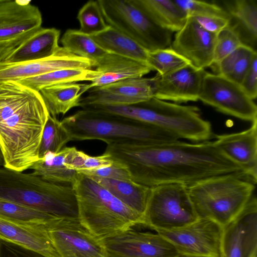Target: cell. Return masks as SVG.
<instances>
[{"label": "cell", "instance_id": "1", "mask_svg": "<svg viewBox=\"0 0 257 257\" xmlns=\"http://www.w3.org/2000/svg\"><path fill=\"white\" fill-rule=\"evenodd\" d=\"M104 153L125 166L133 181L149 187L168 183L188 186L213 176L243 173L214 141L150 144L119 140L108 143Z\"/></svg>", "mask_w": 257, "mask_h": 257}, {"label": "cell", "instance_id": "2", "mask_svg": "<svg viewBox=\"0 0 257 257\" xmlns=\"http://www.w3.org/2000/svg\"><path fill=\"white\" fill-rule=\"evenodd\" d=\"M49 113L40 92L17 81L0 84V147L5 168L23 172L39 160Z\"/></svg>", "mask_w": 257, "mask_h": 257}, {"label": "cell", "instance_id": "3", "mask_svg": "<svg viewBox=\"0 0 257 257\" xmlns=\"http://www.w3.org/2000/svg\"><path fill=\"white\" fill-rule=\"evenodd\" d=\"M72 186L80 223L99 239L143 224L142 215L125 205L89 176L78 173Z\"/></svg>", "mask_w": 257, "mask_h": 257}, {"label": "cell", "instance_id": "4", "mask_svg": "<svg viewBox=\"0 0 257 257\" xmlns=\"http://www.w3.org/2000/svg\"><path fill=\"white\" fill-rule=\"evenodd\" d=\"M0 200L59 218L78 219L72 184L48 181L33 173L0 168Z\"/></svg>", "mask_w": 257, "mask_h": 257}, {"label": "cell", "instance_id": "5", "mask_svg": "<svg viewBox=\"0 0 257 257\" xmlns=\"http://www.w3.org/2000/svg\"><path fill=\"white\" fill-rule=\"evenodd\" d=\"M98 111L149 123L179 139L202 142L212 135L210 122L203 119L198 108L167 102L155 97L130 105L96 106Z\"/></svg>", "mask_w": 257, "mask_h": 257}, {"label": "cell", "instance_id": "6", "mask_svg": "<svg viewBox=\"0 0 257 257\" xmlns=\"http://www.w3.org/2000/svg\"><path fill=\"white\" fill-rule=\"evenodd\" d=\"M61 122L70 141L98 140L107 144L115 141L133 140L159 144L179 140L155 125L86 109L65 117Z\"/></svg>", "mask_w": 257, "mask_h": 257}, {"label": "cell", "instance_id": "7", "mask_svg": "<svg viewBox=\"0 0 257 257\" xmlns=\"http://www.w3.org/2000/svg\"><path fill=\"white\" fill-rule=\"evenodd\" d=\"M254 183L242 173L211 177L188 186L199 217L222 227L233 220L253 195Z\"/></svg>", "mask_w": 257, "mask_h": 257}, {"label": "cell", "instance_id": "8", "mask_svg": "<svg viewBox=\"0 0 257 257\" xmlns=\"http://www.w3.org/2000/svg\"><path fill=\"white\" fill-rule=\"evenodd\" d=\"M106 24L129 37L148 51L170 47L172 32L150 20L130 0H98Z\"/></svg>", "mask_w": 257, "mask_h": 257}, {"label": "cell", "instance_id": "9", "mask_svg": "<svg viewBox=\"0 0 257 257\" xmlns=\"http://www.w3.org/2000/svg\"><path fill=\"white\" fill-rule=\"evenodd\" d=\"M198 218L187 185L168 183L150 187L142 225L155 231L171 230Z\"/></svg>", "mask_w": 257, "mask_h": 257}, {"label": "cell", "instance_id": "10", "mask_svg": "<svg viewBox=\"0 0 257 257\" xmlns=\"http://www.w3.org/2000/svg\"><path fill=\"white\" fill-rule=\"evenodd\" d=\"M199 100L218 111L251 122L257 120V107L241 85L206 72Z\"/></svg>", "mask_w": 257, "mask_h": 257}, {"label": "cell", "instance_id": "11", "mask_svg": "<svg viewBox=\"0 0 257 257\" xmlns=\"http://www.w3.org/2000/svg\"><path fill=\"white\" fill-rule=\"evenodd\" d=\"M223 227L207 218L181 228L155 231L169 241L181 255L220 257Z\"/></svg>", "mask_w": 257, "mask_h": 257}, {"label": "cell", "instance_id": "12", "mask_svg": "<svg viewBox=\"0 0 257 257\" xmlns=\"http://www.w3.org/2000/svg\"><path fill=\"white\" fill-rule=\"evenodd\" d=\"M47 231L59 257H108L103 240L91 234L78 219L58 218Z\"/></svg>", "mask_w": 257, "mask_h": 257}, {"label": "cell", "instance_id": "13", "mask_svg": "<svg viewBox=\"0 0 257 257\" xmlns=\"http://www.w3.org/2000/svg\"><path fill=\"white\" fill-rule=\"evenodd\" d=\"M220 257H257V201L252 196L239 214L223 227Z\"/></svg>", "mask_w": 257, "mask_h": 257}, {"label": "cell", "instance_id": "14", "mask_svg": "<svg viewBox=\"0 0 257 257\" xmlns=\"http://www.w3.org/2000/svg\"><path fill=\"white\" fill-rule=\"evenodd\" d=\"M108 257H176L175 247L161 235L131 228L103 239Z\"/></svg>", "mask_w": 257, "mask_h": 257}, {"label": "cell", "instance_id": "15", "mask_svg": "<svg viewBox=\"0 0 257 257\" xmlns=\"http://www.w3.org/2000/svg\"><path fill=\"white\" fill-rule=\"evenodd\" d=\"M155 79V76L129 78L92 88L81 98L80 107L130 105L146 101L154 97Z\"/></svg>", "mask_w": 257, "mask_h": 257}, {"label": "cell", "instance_id": "16", "mask_svg": "<svg viewBox=\"0 0 257 257\" xmlns=\"http://www.w3.org/2000/svg\"><path fill=\"white\" fill-rule=\"evenodd\" d=\"M96 62L76 55L59 47L52 56L29 62L0 63V84L21 80L64 69H94Z\"/></svg>", "mask_w": 257, "mask_h": 257}, {"label": "cell", "instance_id": "17", "mask_svg": "<svg viewBox=\"0 0 257 257\" xmlns=\"http://www.w3.org/2000/svg\"><path fill=\"white\" fill-rule=\"evenodd\" d=\"M216 37L189 17L183 27L176 32L171 47L194 67L205 69L213 63Z\"/></svg>", "mask_w": 257, "mask_h": 257}, {"label": "cell", "instance_id": "18", "mask_svg": "<svg viewBox=\"0 0 257 257\" xmlns=\"http://www.w3.org/2000/svg\"><path fill=\"white\" fill-rule=\"evenodd\" d=\"M214 144L229 161L239 166L246 178L255 184L257 171V120L242 132L215 136Z\"/></svg>", "mask_w": 257, "mask_h": 257}, {"label": "cell", "instance_id": "19", "mask_svg": "<svg viewBox=\"0 0 257 257\" xmlns=\"http://www.w3.org/2000/svg\"><path fill=\"white\" fill-rule=\"evenodd\" d=\"M205 69L188 64L164 76H155L154 97L175 102L199 100Z\"/></svg>", "mask_w": 257, "mask_h": 257}, {"label": "cell", "instance_id": "20", "mask_svg": "<svg viewBox=\"0 0 257 257\" xmlns=\"http://www.w3.org/2000/svg\"><path fill=\"white\" fill-rule=\"evenodd\" d=\"M30 2L0 0V41L13 39L41 27V13Z\"/></svg>", "mask_w": 257, "mask_h": 257}, {"label": "cell", "instance_id": "21", "mask_svg": "<svg viewBox=\"0 0 257 257\" xmlns=\"http://www.w3.org/2000/svg\"><path fill=\"white\" fill-rule=\"evenodd\" d=\"M95 70L99 75L90 82V89L129 78L142 77L152 69L135 60L107 52L96 62Z\"/></svg>", "mask_w": 257, "mask_h": 257}, {"label": "cell", "instance_id": "22", "mask_svg": "<svg viewBox=\"0 0 257 257\" xmlns=\"http://www.w3.org/2000/svg\"><path fill=\"white\" fill-rule=\"evenodd\" d=\"M0 239L35 250L48 257H59L46 228L32 227L0 217Z\"/></svg>", "mask_w": 257, "mask_h": 257}, {"label": "cell", "instance_id": "23", "mask_svg": "<svg viewBox=\"0 0 257 257\" xmlns=\"http://www.w3.org/2000/svg\"><path fill=\"white\" fill-rule=\"evenodd\" d=\"M60 36L59 30L41 27L2 63H21L49 57L59 49Z\"/></svg>", "mask_w": 257, "mask_h": 257}, {"label": "cell", "instance_id": "24", "mask_svg": "<svg viewBox=\"0 0 257 257\" xmlns=\"http://www.w3.org/2000/svg\"><path fill=\"white\" fill-rule=\"evenodd\" d=\"M230 17V26L238 34L242 43L256 50L257 40V1H222Z\"/></svg>", "mask_w": 257, "mask_h": 257}, {"label": "cell", "instance_id": "25", "mask_svg": "<svg viewBox=\"0 0 257 257\" xmlns=\"http://www.w3.org/2000/svg\"><path fill=\"white\" fill-rule=\"evenodd\" d=\"M160 27L171 32H177L188 19L185 12L174 0H130Z\"/></svg>", "mask_w": 257, "mask_h": 257}, {"label": "cell", "instance_id": "26", "mask_svg": "<svg viewBox=\"0 0 257 257\" xmlns=\"http://www.w3.org/2000/svg\"><path fill=\"white\" fill-rule=\"evenodd\" d=\"M90 89L89 84L72 83L48 86L39 92L49 114L56 117L80 106L82 95Z\"/></svg>", "mask_w": 257, "mask_h": 257}, {"label": "cell", "instance_id": "27", "mask_svg": "<svg viewBox=\"0 0 257 257\" xmlns=\"http://www.w3.org/2000/svg\"><path fill=\"white\" fill-rule=\"evenodd\" d=\"M88 176L103 186L128 207L142 215L144 218L150 187L133 181Z\"/></svg>", "mask_w": 257, "mask_h": 257}, {"label": "cell", "instance_id": "28", "mask_svg": "<svg viewBox=\"0 0 257 257\" xmlns=\"http://www.w3.org/2000/svg\"><path fill=\"white\" fill-rule=\"evenodd\" d=\"M90 36L108 53L132 59L148 65L149 51L129 37L111 27L108 26L103 31Z\"/></svg>", "mask_w": 257, "mask_h": 257}, {"label": "cell", "instance_id": "29", "mask_svg": "<svg viewBox=\"0 0 257 257\" xmlns=\"http://www.w3.org/2000/svg\"><path fill=\"white\" fill-rule=\"evenodd\" d=\"M71 147H64L57 153H48L37 161L30 169L33 174L48 181L73 184L78 173L66 166Z\"/></svg>", "mask_w": 257, "mask_h": 257}, {"label": "cell", "instance_id": "30", "mask_svg": "<svg viewBox=\"0 0 257 257\" xmlns=\"http://www.w3.org/2000/svg\"><path fill=\"white\" fill-rule=\"evenodd\" d=\"M99 75L94 69H64L25 78L17 82L37 91L55 85L91 82Z\"/></svg>", "mask_w": 257, "mask_h": 257}, {"label": "cell", "instance_id": "31", "mask_svg": "<svg viewBox=\"0 0 257 257\" xmlns=\"http://www.w3.org/2000/svg\"><path fill=\"white\" fill-rule=\"evenodd\" d=\"M256 54V50L242 44L210 67L215 74L241 84Z\"/></svg>", "mask_w": 257, "mask_h": 257}, {"label": "cell", "instance_id": "32", "mask_svg": "<svg viewBox=\"0 0 257 257\" xmlns=\"http://www.w3.org/2000/svg\"><path fill=\"white\" fill-rule=\"evenodd\" d=\"M0 217L35 228H46L59 217L8 201L0 200Z\"/></svg>", "mask_w": 257, "mask_h": 257}, {"label": "cell", "instance_id": "33", "mask_svg": "<svg viewBox=\"0 0 257 257\" xmlns=\"http://www.w3.org/2000/svg\"><path fill=\"white\" fill-rule=\"evenodd\" d=\"M63 47L78 56L95 62L106 53L89 35L79 30L68 29L61 39Z\"/></svg>", "mask_w": 257, "mask_h": 257}, {"label": "cell", "instance_id": "34", "mask_svg": "<svg viewBox=\"0 0 257 257\" xmlns=\"http://www.w3.org/2000/svg\"><path fill=\"white\" fill-rule=\"evenodd\" d=\"M70 141L69 137L61 121L49 115L45 124L39 149V160L48 153H57Z\"/></svg>", "mask_w": 257, "mask_h": 257}, {"label": "cell", "instance_id": "35", "mask_svg": "<svg viewBox=\"0 0 257 257\" xmlns=\"http://www.w3.org/2000/svg\"><path fill=\"white\" fill-rule=\"evenodd\" d=\"M147 64L158 75L164 76L190 63L170 47L149 52Z\"/></svg>", "mask_w": 257, "mask_h": 257}, {"label": "cell", "instance_id": "36", "mask_svg": "<svg viewBox=\"0 0 257 257\" xmlns=\"http://www.w3.org/2000/svg\"><path fill=\"white\" fill-rule=\"evenodd\" d=\"M77 19L80 32L88 35L100 33L106 29V24L97 1H89L79 10Z\"/></svg>", "mask_w": 257, "mask_h": 257}, {"label": "cell", "instance_id": "37", "mask_svg": "<svg viewBox=\"0 0 257 257\" xmlns=\"http://www.w3.org/2000/svg\"><path fill=\"white\" fill-rule=\"evenodd\" d=\"M242 44L237 32L228 25L216 35L212 65L219 62Z\"/></svg>", "mask_w": 257, "mask_h": 257}, {"label": "cell", "instance_id": "38", "mask_svg": "<svg viewBox=\"0 0 257 257\" xmlns=\"http://www.w3.org/2000/svg\"><path fill=\"white\" fill-rule=\"evenodd\" d=\"M188 17L217 16L230 18L222 7L213 3L196 0H174Z\"/></svg>", "mask_w": 257, "mask_h": 257}, {"label": "cell", "instance_id": "39", "mask_svg": "<svg viewBox=\"0 0 257 257\" xmlns=\"http://www.w3.org/2000/svg\"><path fill=\"white\" fill-rule=\"evenodd\" d=\"M114 161L110 156L103 153L100 156H91L79 151L77 159L76 168L78 173L98 169L111 166Z\"/></svg>", "mask_w": 257, "mask_h": 257}, {"label": "cell", "instance_id": "40", "mask_svg": "<svg viewBox=\"0 0 257 257\" xmlns=\"http://www.w3.org/2000/svg\"><path fill=\"white\" fill-rule=\"evenodd\" d=\"M80 173H82L87 176L132 181L131 174L125 166L114 161L113 164L111 166L93 170L85 171Z\"/></svg>", "mask_w": 257, "mask_h": 257}, {"label": "cell", "instance_id": "41", "mask_svg": "<svg viewBox=\"0 0 257 257\" xmlns=\"http://www.w3.org/2000/svg\"><path fill=\"white\" fill-rule=\"evenodd\" d=\"M0 257H48L37 251L0 239Z\"/></svg>", "mask_w": 257, "mask_h": 257}, {"label": "cell", "instance_id": "42", "mask_svg": "<svg viewBox=\"0 0 257 257\" xmlns=\"http://www.w3.org/2000/svg\"><path fill=\"white\" fill-rule=\"evenodd\" d=\"M195 20L207 31L217 35L230 24V18L217 16L194 17Z\"/></svg>", "mask_w": 257, "mask_h": 257}, {"label": "cell", "instance_id": "43", "mask_svg": "<svg viewBox=\"0 0 257 257\" xmlns=\"http://www.w3.org/2000/svg\"><path fill=\"white\" fill-rule=\"evenodd\" d=\"M241 86L252 99L257 96V54H256L241 83Z\"/></svg>", "mask_w": 257, "mask_h": 257}, {"label": "cell", "instance_id": "44", "mask_svg": "<svg viewBox=\"0 0 257 257\" xmlns=\"http://www.w3.org/2000/svg\"><path fill=\"white\" fill-rule=\"evenodd\" d=\"M38 29L27 32L13 39L0 41V63L3 62Z\"/></svg>", "mask_w": 257, "mask_h": 257}, {"label": "cell", "instance_id": "45", "mask_svg": "<svg viewBox=\"0 0 257 257\" xmlns=\"http://www.w3.org/2000/svg\"><path fill=\"white\" fill-rule=\"evenodd\" d=\"M4 165H5L4 159V157H3V155L2 153L1 148L0 147V166H3L4 167Z\"/></svg>", "mask_w": 257, "mask_h": 257}, {"label": "cell", "instance_id": "46", "mask_svg": "<svg viewBox=\"0 0 257 257\" xmlns=\"http://www.w3.org/2000/svg\"><path fill=\"white\" fill-rule=\"evenodd\" d=\"M176 257H199V256H191V255H179Z\"/></svg>", "mask_w": 257, "mask_h": 257}]
</instances>
